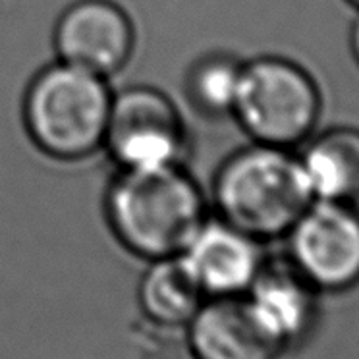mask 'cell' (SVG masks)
Here are the masks:
<instances>
[{
    "mask_svg": "<svg viewBox=\"0 0 359 359\" xmlns=\"http://www.w3.org/2000/svg\"><path fill=\"white\" fill-rule=\"evenodd\" d=\"M110 232L143 261L176 257L211 217L209 196L186 164L116 170L102 197Z\"/></svg>",
    "mask_w": 359,
    "mask_h": 359,
    "instance_id": "1",
    "label": "cell"
},
{
    "mask_svg": "<svg viewBox=\"0 0 359 359\" xmlns=\"http://www.w3.org/2000/svg\"><path fill=\"white\" fill-rule=\"evenodd\" d=\"M207 196L215 217L263 245L284 240L313 203L296 151L255 141L220 163Z\"/></svg>",
    "mask_w": 359,
    "mask_h": 359,
    "instance_id": "2",
    "label": "cell"
},
{
    "mask_svg": "<svg viewBox=\"0 0 359 359\" xmlns=\"http://www.w3.org/2000/svg\"><path fill=\"white\" fill-rule=\"evenodd\" d=\"M112 95L110 79L56 60L25 87V133L53 161H86L102 151Z\"/></svg>",
    "mask_w": 359,
    "mask_h": 359,
    "instance_id": "3",
    "label": "cell"
},
{
    "mask_svg": "<svg viewBox=\"0 0 359 359\" xmlns=\"http://www.w3.org/2000/svg\"><path fill=\"white\" fill-rule=\"evenodd\" d=\"M320 91L311 74L284 56L243 60L234 118L255 143L296 149L319 124Z\"/></svg>",
    "mask_w": 359,
    "mask_h": 359,
    "instance_id": "4",
    "label": "cell"
},
{
    "mask_svg": "<svg viewBox=\"0 0 359 359\" xmlns=\"http://www.w3.org/2000/svg\"><path fill=\"white\" fill-rule=\"evenodd\" d=\"M189 128L176 101L145 83L114 91L102 149L118 170L186 164Z\"/></svg>",
    "mask_w": 359,
    "mask_h": 359,
    "instance_id": "5",
    "label": "cell"
},
{
    "mask_svg": "<svg viewBox=\"0 0 359 359\" xmlns=\"http://www.w3.org/2000/svg\"><path fill=\"white\" fill-rule=\"evenodd\" d=\"M286 259L317 292L359 282V212L351 203L313 201L284 236Z\"/></svg>",
    "mask_w": 359,
    "mask_h": 359,
    "instance_id": "6",
    "label": "cell"
},
{
    "mask_svg": "<svg viewBox=\"0 0 359 359\" xmlns=\"http://www.w3.org/2000/svg\"><path fill=\"white\" fill-rule=\"evenodd\" d=\"M56 60L110 79L132 60L137 29L116 0H76L53 32Z\"/></svg>",
    "mask_w": 359,
    "mask_h": 359,
    "instance_id": "7",
    "label": "cell"
},
{
    "mask_svg": "<svg viewBox=\"0 0 359 359\" xmlns=\"http://www.w3.org/2000/svg\"><path fill=\"white\" fill-rule=\"evenodd\" d=\"M180 257L207 299L243 296L266 259L263 243L212 212Z\"/></svg>",
    "mask_w": 359,
    "mask_h": 359,
    "instance_id": "8",
    "label": "cell"
},
{
    "mask_svg": "<svg viewBox=\"0 0 359 359\" xmlns=\"http://www.w3.org/2000/svg\"><path fill=\"white\" fill-rule=\"evenodd\" d=\"M186 332L191 359H278L286 350L243 296L209 297Z\"/></svg>",
    "mask_w": 359,
    "mask_h": 359,
    "instance_id": "9",
    "label": "cell"
},
{
    "mask_svg": "<svg viewBox=\"0 0 359 359\" xmlns=\"http://www.w3.org/2000/svg\"><path fill=\"white\" fill-rule=\"evenodd\" d=\"M315 294L317 290L284 257L265 259L243 297L261 325L288 348L311 328Z\"/></svg>",
    "mask_w": 359,
    "mask_h": 359,
    "instance_id": "10",
    "label": "cell"
},
{
    "mask_svg": "<svg viewBox=\"0 0 359 359\" xmlns=\"http://www.w3.org/2000/svg\"><path fill=\"white\" fill-rule=\"evenodd\" d=\"M297 161L313 201L353 203L359 199V130L334 128L311 135Z\"/></svg>",
    "mask_w": 359,
    "mask_h": 359,
    "instance_id": "11",
    "label": "cell"
},
{
    "mask_svg": "<svg viewBox=\"0 0 359 359\" xmlns=\"http://www.w3.org/2000/svg\"><path fill=\"white\" fill-rule=\"evenodd\" d=\"M205 302L207 296L180 255L149 261L137 288V305L151 325L186 328Z\"/></svg>",
    "mask_w": 359,
    "mask_h": 359,
    "instance_id": "12",
    "label": "cell"
},
{
    "mask_svg": "<svg viewBox=\"0 0 359 359\" xmlns=\"http://www.w3.org/2000/svg\"><path fill=\"white\" fill-rule=\"evenodd\" d=\"M242 66L243 60L224 50L197 56L184 76V95L194 112L207 120L232 118Z\"/></svg>",
    "mask_w": 359,
    "mask_h": 359,
    "instance_id": "13",
    "label": "cell"
},
{
    "mask_svg": "<svg viewBox=\"0 0 359 359\" xmlns=\"http://www.w3.org/2000/svg\"><path fill=\"white\" fill-rule=\"evenodd\" d=\"M350 43H351V53H353V58H355L359 64V16H358V20H355L353 27H351Z\"/></svg>",
    "mask_w": 359,
    "mask_h": 359,
    "instance_id": "14",
    "label": "cell"
},
{
    "mask_svg": "<svg viewBox=\"0 0 359 359\" xmlns=\"http://www.w3.org/2000/svg\"><path fill=\"white\" fill-rule=\"evenodd\" d=\"M348 2H351L353 6H358V8H359V0H348Z\"/></svg>",
    "mask_w": 359,
    "mask_h": 359,
    "instance_id": "15",
    "label": "cell"
}]
</instances>
